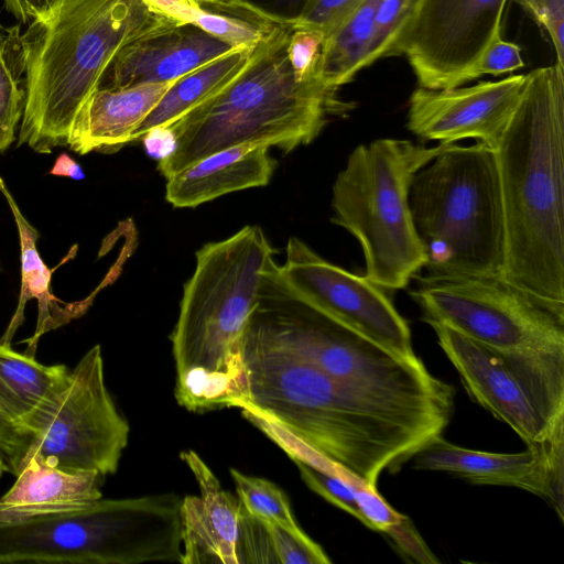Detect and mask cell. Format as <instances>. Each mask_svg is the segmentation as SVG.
<instances>
[{
	"instance_id": "33",
	"label": "cell",
	"mask_w": 564,
	"mask_h": 564,
	"mask_svg": "<svg viewBox=\"0 0 564 564\" xmlns=\"http://www.w3.org/2000/svg\"><path fill=\"white\" fill-rule=\"evenodd\" d=\"M546 33L564 66V0H513Z\"/></svg>"
},
{
	"instance_id": "5",
	"label": "cell",
	"mask_w": 564,
	"mask_h": 564,
	"mask_svg": "<svg viewBox=\"0 0 564 564\" xmlns=\"http://www.w3.org/2000/svg\"><path fill=\"white\" fill-rule=\"evenodd\" d=\"M142 0H59L21 35L25 101L18 147L47 154L72 126L116 53L167 22Z\"/></svg>"
},
{
	"instance_id": "8",
	"label": "cell",
	"mask_w": 564,
	"mask_h": 564,
	"mask_svg": "<svg viewBox=\"0 0 564 564\" xmlns=\"http://www.w3.org/2000/svg\"><path fill=\"white\" fill-rule=\"evenodd\" d=\"M409 200L426 275H501L505 217L492 149L445 145L414 175Z\"/></svg>"
},
{
	"instance_id": "36",
	"label": "cell",
	"mask_w": 564,
	"mask_h": 564,
	"mask_svg": "<svg viewBox=\"0 0 564 564\" xmlns=\"http://www.w3.org/2000/svg\"><path fill=\"white\" fill-rule=\"evenodd\" d=\"M397 547L409 558L423 564H435L438 560L416 531L412 521L403 516L384 532Z\"/></svg>"
},
{
	"instance_id": "10",
	"label": "cell",
	"mask_w": 564,
	"mask_h": 564,
	"mask_svg": "<svg viewBox=\"0 0 564 564\" xmlns=\"http://www.w3.org/2000/svg\"><path fill=\"white\" fill-rule=\"evenodd\" d=\"M470 398L531 451L564 458V352L498 350L430 323Z\"/></svg>"
},
{
	"instance_id": "35",
	"label": "cell",
	"mask_w": 564,
	"mask_h": 564,
	"mask_svg": "<svg viewBox=\"0 0 564 564\" xmlns=\"http://www.w3.org/2000/svg\"><path fill=\"white\" fill-rule=\"evenodd\" d=\"M362 0H311L294 25L318 31L326 36L336 29Z\"/></svg>"
},
{
	"instance_id": "9",
	"label": "cell",
	"mask_w": 564,
	"mask_h": 564,
	"mask_svg": "<svg viewBox=\"0 0 564 564\" xmlns=\"http://www.w3.org/2000/svg\"><path fill=\"white\" fill-rule=\"evenodd\" d=\"M447 144L379 139L358 145L333 185L332 221L360 243L365 276L383 290H401L425 267L414 227L410 188L414 175Z\"/></svg>"
},
{
	"instance_id": "28",
	"label": "cell",
	"mask_w": 564,
	"mask_h": 564,
	"mask_svg": "<svg viewBox=\"0 0 564 564\" xmlns=\"http://www.w3.org/2000/svg\"><path fill=\"white\" fill-rule=\"evenodd\" d=\"M229 473L241 506L248 513L263 521L276 523L299 538H310L299 525L288 497L275 484L264 478L245 475L234 468H230Z\"/></svg>"
},
{
	"instance_id": "26",
	"label": "cell",
	"mask_w": 564,
	"mask_h": 564,
	"mask_svg": "<svg viewBox=\"0 0 564 564\" xmlns=\"http://www.w3.org/2000/svg\"><path fill=\"white\" fill-rule=\"evenodd\" d=\"M191 23L234 48H253L279 25L229 0H200Z\"/></svg>"
},
{
	"instance_id": "21",
	"label": "cell",
	"mask_w": 564,
	"mask_h": 564,
	"mask_svg": "<svg viewBox=\"0 0 564 564\" xmlns=\"http://www.w3.org/2000/svg\"><path fill=\"white\" fill-rule=\"evenodd\" d=\"M104 478L97 471L63 469L31 456L0 498V517L90 506L102 498Z\"/></svg>"
},
{
	"instance_id": "4",
	"label": "cell",
	"mask_w": 564,
	"mask_h": 564,
	"mask_svg": "<svg viewBox=\"0 0 564 564\" xmlns=\"http://www.w3.org/2000/svg\"><path fill=\"white\" fill-rule=\"evenodd\" d=\"M273 254L259 226L196 251L171 334L175 399L186 410L235 408L245 397L243 335Z\"/></svg>"
},
{
	"instance_id": "37",
	"label": "cell",
	"mask_w": 564,
	"mask_h": 564,
	"mask_svg": "<svg viewBox=\"0 0 564 564\" xmlns=\"http://www.w3.org/2000/svg\"><path fill=\"white\" fill-rule=\"evenodd\" d=\"M281 25H295L311 0H229Z\"/></svg>"
},
{
	"instance_id": "14",
	"label": "cell",
	"mask_w": 564,
	"mask_h": 564,
	"mask_svg": "<svg viewBox=\"0 0 564 564\" xmlns=\"http://www.w3.org/2000/svg\"><path fill=\"white\" fill-rule=\"evenodd\" d=\"M507 0H417L401 44L419 86L454 88L502 26Z\"/></svg>"
},
{
	"instance_id": "11",
	"label": "cell",
	"mask_w": 564,
	"mask_h": 564,
	"mask_svg": "<svg viewBox=\"0 0 564 564\" xmlns=\"http://www.w3.org/2000/svg\"><path fill=\"white\" fill-rule=\"evenodd\" d=\"M417 278L410 291L427 324L498 350L564 352V311L499 276Z\"/></svg>"
},
{
	"instance_id": "16",
	"label": "cell",
	"mask_w": 564,
	"mask_h": 564,
	"mask_svg": "<svg viewBox=\"0 0 564 564\" xmlns=\"http://www.w3.org/2000/svg\"><path fill=\"white\" fill-rule=\"evenodd\" d=\"M237 50L191 22L171 19L127 42L106 67L97 89L176 80Z\"/></svg>"
},
{
	"instance_id": "38",
	"label": "cell",
	"mask_w": 564,
	"mask_h": 564,
	"mask_svg": "<svg viewBox=\"0 0 564 564\" xmlns=\"http://www.w3.org/2000/svg\"><path fill=\"white\" fill-rule=\"evenodd\" d=\"M153 10L181 22H191L200 0H142Z\"/></svg>"
},
{
	"instance_id": "19",
	"label": "cell",
	"mask_w": 564,
	"mask_h": 564,
	"mask_svg": "<svg viewBox=\"0 0 564 564\" xmlns=\"http://www.w3.org/2000/svg\"><path fill=\"white\" fill-rule=\"evenodd\" d=\"M270 145L249 142L213 153L166 178L165 198L196 207L228 193L267 185L276 167Z\"/></svg>"
},
{
	"instance_id": "13",
	"label": "cell",
	"mask_w": 564,
	"mask_h": 564,
	"mask_svg": "<svg viewBox=\"0 0 564 564\" xmlns=\"http://www.w3.org/2000/svg\"><path fill=\"white\" fill-rule=\"evenodd\" d=\"M279 269L290 286L322 312L398 355L416 356L408 322L383 289L366 276L328 262L296 237L289 239Z\"/></svg>"
},
{
	"instance_id": "3",
	"label": "cell",
	"mask_w": 564,
	"mask_h": 564,
	"mask_svg": "<svg viewBox=\"0 0 564 564\" xmlns=\"http://www.w3.org/2000/svg\"><path fill=\"white\" fill-rule=\"evenodd\" d=\"M293 25L279 24L235 78L165 127L173 138L172 152L158 163L165 178L242 143L262 142L288 153L352 109L318 75L296 72L289 53Z\"/></svg>"
},
{
	"instance_id": "32",
	"label": "cell",
	"mask_w": 564,
	"mask_h": 564,
	"mask_svg": "<svg viewBox=\"0 0 564 564\" xmlns=\"http://www.w3.org/2000/svg\"><path fill=\"white\" fill-rule=\"evenodd\" d=\"M263 521V520H262ZM276 563L329 564L332 561L313 539H302L281 525L264 521Z\"/></svg>"
},
{
	"instance_id": "15",
	"label": "cell",
	"mask_w": 564,
	"mask_h": 564,
	"mask_svg": "<svg viewBox=\"0 0 564 564\" xmlns=\"http://www.w3.org/2000/svg\"><path fill=\"white\" fill-rule=\"evenodd\" d=\"M527 74L499 80L430 89L410 96L406 128L426 141L454 144L474 139L495 150L524 91Z\"/></svg>"
},
{
	"instance_id": "27",
	"label": "cell",
	"mask_w": 564,
	"mask_h": 564,
	"mask_svg": "<svg viewBox=\"0 0 564 564\" xmlns=\"http://www.w3.org/2000/svg\"><path fill=\"white\" fill-rule=\"evenodd\" d=\"M19 26L3 31L0 44V153L15 139L24 110V51Z\"/></svg>"
},
{
	"instance_id": "6",
	"label": "cell",
	"mask_w": 564,
	"mask_h": 564,
	"mask_svg": "<svg viewBox=\"0 0 564 564\" xmlns=\"http://www.w3.org/2000/svg\"><path fill=\"white\" fill-rule=\"evenodd\" d=\"M249 325L359 393L445 427L449 423L451 384L419 357L398 355L312 305L284 280L274 259Z\"/></svg>"
},
{
	"instance_id": "29",
	"label": "cell",
	"mask_w": 564,
	"mask_h": 564,
	"mask_svg": "<svg viewBox=\"0 0 564 564\" xmlns=\"http://www.w3.org/2000/svg\"><path fill=\"white\" fill-rule=\"evenodd\" d=\"M417 0H380L376 10L372 45L367 67L379 59L401 55V44Z\"/></svg>"
},
{
	"instance_id": "31",
	"label": "cell",
	"mask_w": 564,
	"mask_h": 564,
	"mask_svg": "<svg viewBox=\"0 0 564 564\" xmlns=\"http://www.w3.org/2000/svg\"><path fill=\"white\" fill-rule=\"evenodd\" d=\"M292 460L297 466L302 480L311 490L365 524V518L358 507L350 482L301 460Z\"/></svg>"
},
{
	"instance_id": "20",
	"label": "cell",
	"mask_w": 564,
	"mask_h": 564,
	"mask_svg": "<svg viewBox=\"0 0 564 564\" xmlns=\"http://www.w3.org/2000/svg\"><path fill=\"white\" fill-rule=\"evenodd\" d=\"M174 82L96 89L72 126L68 149L80 155L111 153L132 142L134 131Z\"/></svg>"
},
{
	"instance_id": "7",
	"label": "cell",
	"mask_w": 564,
	"mask_h": 564,
	"mask_svg": "<svg viewBox=\"0 0 564 564\" xmlns=\"http://www.w3.org/2000/svg\"><path fill=\"white\" fill-rule=\"evenodd\" d=\"M182 499L173 492L99 499L0 521V564L182 562Z\"/></svg>"
},
{
	"instance_id": "25",
	"label": "cell",
	"mask_w": 564,
	"mask_h": 564,
	"mask_svg": "<svg viewBox=\"0 0 564 564\" xmlns=\"http://www.w3.org/2000/svg\"><path fill=\"white\" fill-rule=\"evenodd\" d=\"M379 1L362 0L336 29L325 36L318 75L327 87L338 90L367 67Z\"/></svg>"
},
{
	"instance_id": "2",
	"label": "cell",
	"mask_w": 564,
	"mask_h": 564,
	"mask_svg": "<svg viewBox=\"0 0 564 564\" xmlns=\"http://www.w3.org/2000/svg\"><path fill=\"white\" fill-rule=\"evenodd\" d=\"M494 151L505 217L501 276L564 311V66L527 74Z\"/></svg>"
},
{
	"instance_id": "39",
	"label": "cell",
	"mask_w": 564,
	"mask_h": 564,
	"mask_svg": "<svg viewBox=\"0 0 564 564\" xmlns=\"http://www.w3.org/2000/svg\"><path fill=\"white\" fill-rule=\"evenodd\" d=\"M59 0H3L6 9L23 23L46 14Z\"/></svg>"
},
{
	"instance_id": "41",
	"label": "cell",
	"mask_w": 564,
	"mask_h": 564,
	"mask_svg": "<svg viewBox=\"0 0 564 564\" xmlns=\"http://www.w3.org/2000/svg\"><path fill=\"white\" fill-rule=\"evenodd\" d=\"M7 471V467H6V464L3 463V460L0 458V479L2 478L3 474Z\"/></svg>"
},
{
	"instance_id": "23",
	"label": "cell",
	"mask_w": 564,
	"mask_h": 564,
	"mask_svg": "<svg viewBox=\"0 0 564 564\" xmlns=\"http://www.w3.org/2000/svg\"><path fill=\"white\" fill-rule=\"evenodd\" d=\"M68 375L64 365H43L0 343V410L34 432Z\"/></svg>"
},
{
	"instance_id": "1",
	"label": "cell",
	"mask_w": 564,
	"mask_h": 564,
	"mask_svg": "<svg viewBox=\"0 0 564 564\" xmlns=\"http://www.w3.org/2000/svg\"><path fill=\"white\" fill-rule=\"evenodd\" d=\"M246 393L235 408L270 421L377 488L444 426L359 393L251 325L242 340Z\"/></svg>"
},
{
	"instance_id": "30",
	"label": "cell",
	"mask_w": 564,
	"mask_h": 564,
	"mask_svg": "<svg viewBox=\"0 0 564 564\" xmlns=\"http://www.w3.org/2000/svg\"><path fill=\"white\" fill-rule=\"evenodd\" d=\"M501 33L502 26L496 30L481 53L460 74L455 83V87L463 86L485 75L499 76L512 73L524 66L520 46L503 40Z\"/></svg>"
},
{
	"instance_id": "18",
	"label": "cell",
	"mask_w": 564,
	"mask_h": 564,
	"mask_svg": "<svg viewBox=\"0 0 564 564\" xmlns=\"http://www.w3.org/2000/svg\"><path fill=\"white\" fill-rule=\"evenodd\" d=\"M197 482L199 495L181 505L182 564H240L239 532L242 507L194 451L180 454Z\"/></svg>"
},
{
	"instance_id": "12",
	"label": "cell",
	"mask_w": 564,
	"mask_h": 564,
	"mask_svg": "<svg viewBox=\"0 0 564 564\" xmlns=\"http://www.w3.org/2000/svg\"><path fill=\"white\" fill-rule=\"evenodd\" d=\"M33 433L28 458L102 477L116 474L130 427L106 386L100 345L87 350L69 370L65 388Z\"/></svg>"
},
{
	"instance_id": "17",
	"label": "cell",
	"mask_w": 564,
	"mask_h": 564,
	"mask_svg": "<svg viewBox=\"0 0 564 564\" xmlns=\"http://www.w3.org/2000/svg\"><path fill=\"white\" fill-rule=\"evenodd\" d=\"M414 468L454 474L475 485L517 487L547 500L564 519V468L540 453H488L457 446L442 435L414 456Z\"/></svg>"
},
{
	"instance_id": "43",
	"label": "cell",
	"mask_w": 564,
	"mask_h": 564,
	"mask_svg": "<svg viewBox=\"0 0 564 564\" xmlns=\"http://www.w3.org/2000/svg\"><path fill=\"white\" fill-rule=\"evenodd\" d=\"M0 30H1V24H0Z\"/></svg>"
},
{
	"instance_id": "34",
	"label": "cell",
	"mask_w": 564,
	"mask_h": 564,
	"mask_svg": "<svg viewBox=\"0 0 564 564\" xmlns=\"http://www.w3.org/2000/svg\"><path fill=\"white\" fill-rule=\"evenodd\" d=\"M33 440L34 433L31 430L0 410V458L6 464L7 471L14 476L20 473Z\"/></svg>"
},
{
	"instance_id": "40",
	"label": "cell",
	"mask_w": 564,
	"mask_h": 564,
	"mask_svg": "<svg viewBox=\"0 0 564 564\" xmlns=\"http://www.w3.org/2000/svg\"><path fill=\"white\" fill-rule=\"evenodd\" d=\"M50 174L55 176H66L75 181L85 178L82 166L67 153H62L55 161Z\"/></svg>"
},
{
	"instance_id": "22",
	"label": "cell",
	"mask_w": 564,
	"mask_h": 564,
	"mask_svg": "<svg viewBox=\"0 0 564 564\" xmlns=\"http://www.w3.org/2000/svg\"><path fill=\"white\" fill-rule=\"evenodd\" d=\"M0 192L6 197L13 214L21 248L20 297L17 310L0 343L10 346L15 330L23 323L26 302L35 299L39 307L37 324L33 336L28 339L29 348L25 351V354L34 356L37 341L42 335L80 316L87 304L64 303L53 294L51 291L52 270L45 265L36 247L39 239L37 230L23 216L1 176Z\"/></svg>"
},
{
	"instance_id": "24",
	"label": "cell",
	"mask_w": 564,
	"mask_h": 564,
	"mask_svg": "<svg viewBox=\"0 0 564 564\" xmlns=\"http://www.w3.org/2000/svg\"><path fill=\"white\" fill-rule=\"evenodd\" d=\"M253 48L232 50L176 79L134 131L132 141L172 124L227 85L246 66Z\"/></svg>"
},
{
	"instance_id": "42",
	"label": "cell",
	"mask_w": 564,
	"mask_h": 564,
	"mask_svg": "<svg viewBox=\"0 0 564 564\" xmlns=\"http://www.w3.org/2000/svg\"><path fill=\"white\" fill-rule=\"evenodd\" d=\"M2 37H3V32L0 31V44H1Z\"/></svg>"
}]
</instances>
